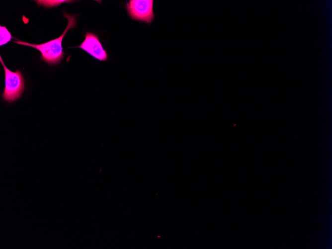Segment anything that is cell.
I'll use <instances>...</instances> for the list:
<instances>
[{"label":"cell","instance_id":"6da1fadb","mask_svg":"<svg viewBox=\"0 0 332 249\" xmlns=\"http://www.w3.org/2000/svg\"><path fill=\"white\" fill-rule=\"evenodd\" d=\"M64 16L68 20V24L64 32L59 37L45 43L33 44L23 41H13L24 46L34 48L41 53V59L50 65H56L60 62L63 58L62 42L68 31L77 25L76 15H71L64 12Z\"/></svg>","mask_w":332,"mask_h":249},{"label":"cell","instance_id":"7a4b0ae2","mask_svg":"<svg viewBox=\"0 0 332 249\" xmlns=\"http://www.w3.org/2000/svg\"><path fill=\"white\" fill-rule=\"evenodd\" d=\"M0 61L4 71L5 86L2 97L4 101L11 103L21 97L25 89L24 77L19 70L14 72L9 70L4 64L1 56Z\"/></svg>","mask_w":332,"mask_h":249},{"label":"cell","instance_id":"3957f363","mask_svg":"<svg viewBox=\"0 0 332 249\" xmlns=\"http://www.w3.org/2000/svg\"><path fill=\"white\" fill-rule=\"evenodd\" d=\"M125 6L132 19L150 24L155 19L153 0H130Z\"/></svg>","mask_w":332,"mask_h":249},{"label":"cell","instance_id":"277c9868","mask_svg":"<svg viewBox=\"0 0 332 249\" xmlns=\"http://www.w3.org/2000/svg\"><path fill=\"white\" fill-rule=\"evenodd\" d=\"M85 39L78 47L85 51L92 57L100 61H105L108 59L106 51L103 48L98 36L91 32H86Z\"/></svg>","mask_w":332,"mask_h":249},{"label":"cell","instance_id":"5b68a950","mask_svg":"<svg viewBox=\"0 0 332 249\" xmlns=\"http://www.w3.org/2000/svg\"><path fill=\"white\" fill-rule=\"evenodd\" d=\"M0 46L6 44L10 41L11 35L5 26H0Z\"/></svg>","mask_w":332,"mask_h":249},{"label":"cell","instance_id":"8992f818","mask_svg":"<svg viewBox=\"0 0 332 249\" xmlns=\"http://www.w3.org/2000/svg\"><path fill=\"white\" fill-rule=\"evenodd\" d=\"M39 4H42L46 7H52L57 6L60 4L70 1V0H36Z\"/></svg>","mask_w":332,"mask_h":249}]
</instances>
